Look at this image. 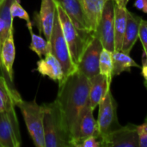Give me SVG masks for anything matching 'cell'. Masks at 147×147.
I'll list each match as a JSON object with an SVG mask.
<instances>
[{"label":"cell","mask_w":147,"mask_h":147,"mask_svg":"<svg viewBox=\"0 0 147 147\" xmlns=\"http://www.w3.org/2000/svg\"><path fill=\"white\" fill-rule=\"evenodd\" d=\"M89 92L90 79L78 70L59 84L55 101L62 113L71 140L81 113L90 104Z\"/></svg>","instance_id":"obj_1"},{"label":"cell","mask_w":147,"mask_h":147,"mask_svg":"<svg viewBox=\"0 0 147 147\" xmlns=\"http://www.w3.org/2000/svg\"><path fill=\"white\" fill-rule=\"evenodd\" d=\"M44 137L46 147H71V140L57 102L44 103Z\"/></svg>","instance_id":"obj_2"},{"label":"cell","mask_w":147,"mask_h":147,"mask_svg":"<svg viewBox=\"0 0 147 147\" xmlns=\"http://www.w3.org/2000/svg\"><path fill=\"white\" fill-rule=\"evenodd\" d=\"M22 116L27 130L37 147H46L44 137V107L39 105L35 100L24 101L20 98L16 103Z\"/></svg>","instance_id":"obj_3"},{"label":"cell","mask_w":147,"mask_h":147,"mask_svg":"<svg viewBox=\"0 0 147 147\" xmlns=\"http://www.w3.org/2000/svg\"><path fill=\"white\" fill-rule=\"evenodd\" d=\"M56 6H57V13L62 28V32L69 47L72 61L75 64V65L78 66L80 58L88 42L90 41V40L93 35L89 37L81 34L74 26V24L71 22V21L65 14L64 9L57 3H56Z\"/></svg>","instance_id":"obj_4"},{"label":"cell","mask_w":147,"mask_h":147,"mask_svg":"<svg viewBox=\"0 0 147 147\" xmlns=\"http://www.w3.org/2000/svg\"><path fill=\"white\" fill-rule=\"evenodd\" d=\"M51 53L59 61L65 78L77 71V66L72 61L69 47L63 34L58 13L56 14L53 30L49 39Z\"/></svg>","instance_id":"obj_5"},{"label":"cell","mask_w":147,"mask_h":147,"mask_svg":"<svg viewBox=\"0 0 147 147\" xmlns=\"http://www.w3.org/2000/svg\"><path fill=\"white\" fill-rule=\"evenodd\" d=\"M98 106L99 112L96 121L100 138L103 139L111 132L121 127L117 116V103L110 89L107 91Z\"/></svg>","instance_id":"obj_6"},{"label":"cell","mask_w":147,"mask_h":147,"mask_svg":"<svg viewBox=\"0 0 147 147\" xmlns=\"http://www.w3.org/2000/svg\"><path fill=\"white\" fill-rule=\"evenodd\" d=\"M102 49L103 47L99 37L94 34L88 42L77 66V70L89 79L100 73L99 59Z\"/></svg>","instance_id":"obj_7"},{"label":"cell","mask_w":147,"mask_h":147,"mask_svg":"<svg viewBox=\"0 0 147 147\" xmlns=\"http://www.w3.org/2000/svg\"><path fill=\"white\" fill-rule=\"evenodd\" d=\"M22 139L15 107L0 112V147H19Z\"/></svg>","instance_id":"obj_8"},{"label":"cell","mask_w":147,"mask_h":147,"mask_svg":"<svg viewBox=\"0 0 147 147\" xmlns=\"http://www.w3.org/2000/svg\"><path fill=\"white\" fill-rule=\"evenodd\" d=\"M115 6L114 0H109L103 9L96 34L99 37L103 48L115 51Z\"/></svg>","instance_id":"obj_9"},{"label":"cell","mask_w":147,"mask_h":147,"mask_svg":"<svg viewBox=\"0 0 147 147\" xmlns=\"http://www.w3.org/2000/svg\"><path fill=\"white\" fill-rule=\"evenodd\" d=\"M64 9L77 29L85 36L94 34L87 19L81 0H55Z\"/></svg>","instance_id":"obj_10"},{"label":"cell","mask_w":147,"mask_h":147,"mask_svg":"<svg viewBox=\"0 0 147 147\" xmlns=\"http://www.w3.org/2000/svg\"><path fill=\"white\" fill-rule=\"evenodd\" d=\"M104 147H139L138 126L127 124L120 127L102 139Z\"/></svg>","instance_id":"obj_11"},{"label":"cell","mask_w":147,"mask_h":147,"mask_svg":"<svg viewBox=\"0 0 147 147\" xmlns=\"http://www.w3.org/2000/svg\"><path fill=\"white\" fill-rule=\"evenodd\" d=\"M93 109L90 108V104L83 110L81 113L74 130L71 135V145L72 146L78 147V144L87 137L90 136H98V126L97 121L94 118Z\"/></svg>","instance_id":"obj_12"},{"label":"cell","mask_w":147,"mask_h":147,"mask_svg":"<svg viewBox=\"0 0 147 147\" xmlns=\"http://www.w3.org/2000/svg\"><path fill=\"white\" fill-rule=\"evenodd\" d=\"M56 14L57 6L55 0H41L40 11L34 13L33 24L47 41H49L51 36Z\"/></svg>","instance_id":"obj_13"},{"label":"cell","mask_w":147,"mask_h":147,"mask_svg":"<svg viewBox=\"0 0 147 147\" xmlns=\"http://www.w3.org/2000/svg\"><path fill=\"white\" fill-rule=\"evenodd\" d=\"M16 58V47L14 41V31L10 32L3 42L0 50V76L3 77L11 88H15L13 78V65Z\"/></svg>","instance_id":"obj_14"},{"label":"cell","mask_w":147,"mask_h":147,"mask_svg":"<svg viewBox=\"0 0 147 147\" xmlns=\"http://www.w3.org/2000/svg\"><path fill=\"white\" fill-rule=\"evenodd\" d=\"M36 70L40 75L47 76L59 84L62 83L65 79V76L59 61L51 52L37 62Z\"/></svg>","instance_id":"obj_15"},{"label":"cell","mask_w":147,"mask_h":147,"mask_svg":"<svg viewBox=\"0 0 147 147\" xmlns=\"http://www.w3.org/2000/svg\"><path fill=\"white\" fill-rule=\"evenodd\" d=\"M142 18L136 14L127 9V26L124 34L123 42L121 46V51L127 53H130L134 46L139 39L140 25Z\"/></svg>","instance_id":"obj_16"},{"label":"cell","mask_w":147,"mask_h":147,"mask_svg":"<svg viewBox=\"0 0 147 147\" xmlns=\"http://www.w3.org/2000/svg\"><path fill=\"white\" fill-rule=\"evenodd\" d=\"M111 84L108 81L107 78L101 73L90 79V92L89 101L90 106L94 110L104 97L107 91L110 89Z\"/></svg>","instance_id":"obj_17"},{"label":"cell","mask_w":147,"mask_h":147,"mask_svg":"<svg viewBox=\"0 0 147 147\" xmlns=\"http://www.w3.org/2000/svg\"><path fill=\"white\" fill-rule=\"evenodd\" d=\"M108 1L109 0H81L84 10L94 34L97 29L104 6Z\"/></svg>","instance_id":"obj_18"},{"label":"cell","mask_w":147,"mask_h":147,"mask_svg":"<svg viewBox=\"0 0 147 147\" xmlns=\"http://www.w3.org/2000/svg\"><path fill=\"white\" fill-rule=\"evenodd\" d=\"M127 7L120 6L115 3V51L121 50L124 34L127 26Z\"/></svg>","instance_id":"obj_19"},{"label":"cell","mask_w":147,"mask_h":147,"mask_svg":"<svg viewBox=\"0 0 147 147\" xmlns=\"http://www.w3.org/2000/svg\"><path fill=\"white\" fill-rule=\"evenodd\" d=\"M22 98L16 88H11L5 78L0 76V112L16 107V102Z\"/></svg>","instance_id":"obj_20"},{"label":"cell","mask_w":147,"mask_h":147,"mask_svg":"<svg viewBox=\"0 0 147 147\" xmlns=\"http://www.w3.org/2000/svg\"><path fill=\"white\" fill-rule=\"evenodd\" d=\"M113 58V78L120 75L124 71H130L132 67L140 68V66L131 58L129 53H124L121 50L114 51L112 53Z\"/></svg>","instance_id":"obj_21"},{"label":"cell","mask_w":147,"mask_h":147,"mask_svg":"<svg viewBox=\"0 0 147 147\" xmlns=\"http://www.w3.org/2000/svg\"><path fill=\"white\" fill-rule=\"evenodd\" d=\"M30 35L31 42L29 45V49L35 53L39 58L41 59L49 52H51L49 42L46 40V38L42 37L41 34H36L32 32L30 33Z\"/></svg>","instance_id":"obj_22"},{"label":"cell","mask_w":147,"mask_h":147,"mask_svg":"<svg viewBox=\"0 0 147 147\" xmlns=\"http://www.w3.org/2000/svg\"><path fill=\"white\" fill-rule=\"evenodd\" d=\"M99 72L105 76L108 81L111 84L113 79V58L112 52L103 48L99 59Z\"/></svg>","instance_id":"obj_23"},{"label":"cell","mask_w":147,"mask_h":147,"mask_svg":"<svg viewBox=\"0 0 147 147\" xmlns=\"http://www.w3.org/2000/svg\"><path fill=\"white\" fill-rule=\"evenodd\" d=\"M10 14L13 19L19 18L26 21L27 27L29 30V33L33 32V23L30 20L29 15L25 10V9L22 6L20 0H13L11 6H10Z\"/></svg>","instance_id":"obj_24"},{"label":"cell","mask_w":147,"mask_h":147,"mask_svg":"<svg viewBox=\"0 0 147 147\" xmlns=\"http://www.w3.org/2000/svg\"><path fill=\"white\" fill-rule=\"evenodd\" d=\"M139 39L141 41V44L144 48V53L147 56V21L141 20L139 31Z\"/></svg>","instance_id":"obj_25"},{"label":"cell","mask_w":147,"mask_h":147,"mask_svg":"<svg viewBox=\"0 0 147 147\" xmlns=\"http://www.w3.org/2000/svg\"><path fill=\"white\" fill-rule=\"evenodd\" d=\"M102 146V139L98 136H90L83 140L78 147H100Z\"/></svg>","instance_id":"obj_26"},{"label":"cell","mask_w":147,"mask_h":147,"mask_svg":"<svg viewBox=\"0 0 147 147\" xmlns=\"http://www.w3.org/2000/svg\"><path fill=\"white\" fill-rule=\"evenodd\" d=\"M139 147H147V122L138 126Z\"/></svg>","instance_id":"obj_27"},{"label":"cell","mask_w":147,"mask_h":147,"mask_svg":"<svg viewBox=\"0 0 147 147\" xmlns=\"http://www.w3.org/2000/svg\"><path fill=\"white\" fill-rule=\"evenodd\" d=\"M134 6L142 12L147 13V0H136L134 3Z\"/></svg>","instance_id":"obj_28"},{"label":"cell","mask_w":147,"mask_h":147,"mask_svg":"<svg viewBox=\"0 0 147 147\" xmlns=\"http://www.w3.org/2000/svg\"><path fill=\"white\" fill-rule=\"evenodd\" d=\"M141 73L145 80H147V56L143 53V60H142V67H141Z\"/></svg>","instance_id":"obj_29"},{"label":"cell","mask_w":147,"mask_h":147,"mask_svg":"<svg viewBox=\"0 0 147 147\" xmlns=\"http://www.w3.org/2000/svg\"><path fill=\"white\" fill-rule=\"evenodd\" d=\"M116 4L120 5V6H123V7H127L129 0H114Z\"/></svg>","instance_id":"obj_30"},{"label":"cell","mask_w":147,"mask_h":147,"mask_svg":"<svg viewBox=\"0 0 147 147\" xmlns=\"http://www.w3.org/2000/svg\"><path fill=\"white\" fill-rule=\"evenodd\" d=\"M3 2H4V0H0V5H1Z\"/></svg>","instance_id":"obj_31"},{"label":"cell","mask_w":147,"mask_h":147,"mask_svg":"<svg viewBox=\"0 0 147 147\" xmlns=\"http://www.w3.org/2000/svg\"><path fill=\"white\" fill-rule=\"evenodd\" d=\"M145 84H146V87L147 88V80H145Z\"/></svg>","instance_id":"obj_32"},{"label":"cell","mask_w":147,"mask_h":147,"mask_svg":"<svg viewBox=\"0 0 147 147\" xmlns=\"http://www.w3.org/2000/svg\"><path fill=\"white\" fill-rule=\"evenodd\" d=\"M145 121H146V122H147V115H146V119H145Z\"/></svg>","instance_id":"obj_33"}]
</instances>
